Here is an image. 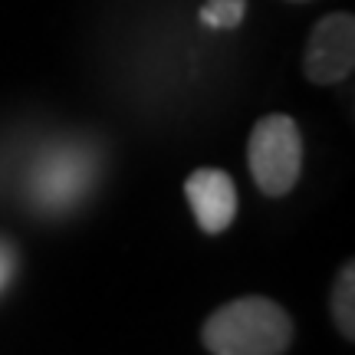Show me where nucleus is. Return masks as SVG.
<instances>
[{
    "label": "nucleus",
    "instance_id": "nucleus-3",
    "mask_svg": "<svg viewBox=\"0 0 355 355\" xmlns=\"http://www.w3.org/2000/svg\"><path fill=\"white\" fill-rule=\"evenodd\" d=\"M355 66V20L352 13H329L322 17L306 43V79L316 86L343 83Z\"/></svg>",
    "mask_w": 355,
    "mask_h": 355
},
{
    "label": "nucleus",
    "instance_id": "nucleus-6",
    "mask_svg": "<svg viewBox=\"0 0 355 355\" xmlns=\"http://www.w3.org/2000/svg\"><path fill=\"white\" fill-rule=\"evenodd\" d=\"M332 316L345 339H355V266L345 263V270L336 279L332 293Z\"/></svg>",
    "mask_w": 355,
    "mask_h": 355
},
{
    "label": "nucleus",
    "instance_id": "nucleus-5",
    "mask_svg": "<svg viewBox=\"0 0 355 355\" xmlns=\"http://www.w3.org/2000/svg\"><path fill=\"white\" fill-rule=\"evenodd\" d=\"M86 175L89 168L83 165V158H76V155H56L53 162H46L40 168L37 198L46 207H63V204L76 201V194H83Z\"/></svg>",
    "mask_w": 355,
    "mask_h": 355
},
{
    "label": "nucleus",
    "instance_id": "nucleus-9",
    "mask_svg": "<svg viewBox=\"0 0 355 355\" xmlns=\"http://www.w3.org/2000/svg\"><path fill=\"white\" fill-rule=\"evenodd\" d=\"M296 3H300V0H296Z\"/></svg>",
    "mask_w": 355,
    "mask_h": 355
},
{
    "label": "nucleus",
    "instance_id": "nucleus-8",
    "mask_svg": "<svg viewBox=\"0 0 355 355\" xmlns=\"http://www.w3.org/2000/svg\"><path fill=\"white\" fill-rule=\"evenodd\" d=\"M10 277H13V250L0 241V290L10 283Z\"/></svg>",
    "mask_w": 355,
    "mask_h": 355
},
{
    "label": "nucleus",
    "instance_id": "nucleus-1",
    "mask_svg": "<svg viewBox=\"0 0 355 355\" xmlns=\"http://www.w3.org/2000/svg\"><path fill=\"white\" fill-rule=\"evenodd\" d=\"M201 336L211 355H283L293 322L273 300L243 296L211 313Z\"/></svg>",
    "mask_w": 355,
    "mask_h": 355
},
{
    "label": "nucleus",
    "instance_id": "nucleus-4",
    "mask_svg": "<svg viewBox=\"0 0 355 355\" xmlns=\"http://www.w3.org/2000/svg\"><path fill=\"white\" fill-rule=\"evenodd\" d=\"M184 194H188L191 211H194L204 234H220L230 227V220L237 214V188H234L227 171L198 168L184 181Z\"/></svg>",
    "mask_w": 355,
    "mask_h": 355
},
{
    "label": "nucleus",
    "instance_id": "nucleus-7",
    "mask_svg": "<svg viewBox=\"0 0 355 355\" xmlns=\"http://www.w3.org/2000/svg\"><path fill=\"white\" fill-rule=\"evenodd\" d=\"M243 0H207L201 7V20L207 26H220V30H227V26H237L243 20Z\"/></svg>",
    "mask_w": 355,
    "mask_h": 355
},
{
    "label": "nucleus",
    "instance_id": "nucleus-2",
    "mask_svg": "<svg viewBox=\"0 0 355 355\" xmlns=\"http://www.w3.org/2000/svg\"><path fill=\"white\" fill-rule=\"evenodd\" d=\"M250 175H254L257 188L279 198L296 184L300 165H303V139L300 128L290 115H263L250 132Z\"/></svg>",
    "mask_w": 355,
    "mask_h": 355
}]
</instances>
